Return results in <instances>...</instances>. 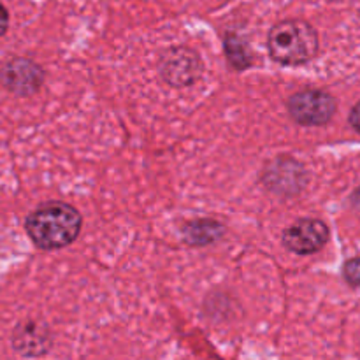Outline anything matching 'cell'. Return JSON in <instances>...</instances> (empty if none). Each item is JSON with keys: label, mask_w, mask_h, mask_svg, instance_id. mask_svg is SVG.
<instances>
[{"label": "cell", "mask_w": 360, "mask_h": 360, "mask_svg": "<svg viewBox=\"0 0 360 360\" xmlns=\"http://www.w3.org/2000/svg\"><path fill=\"white\" fill-rule=\"evenodd\" d=\"M83 225L79 211L65 202L41 204L25 221L27 234L41 250H60L72 245Z\"/></svg>", "instance_id": "6da1fadb"}, {"label": "cell", "mask_w": 360, "mask_h": 360, "mask_svg": "<svg viewBox=\"0 0 360 360\" xmlns=\"http://www.w3.org/2000/svg\"><path fill=\"white\" fill-rule=\"evenodd\" d=\"M273 60L281 65H301L319 53V34L302 20H283L274 25L267 39Z\"/></svg>", "instance_id": "7a4b0ae2"}, {"label": "cell", "mask_w": 360, "mask_h": 360, "mask_svg": "<svg viewBox=\"0 0 360 360\" xmlns=\"http://www.w3.org/2000/svg\"><path fill=\"white\" fill-rule=\"evenodd\" d=\"M288 112L301 125H326L333 120L334 112H336V101L327 91L302 90L290 97Z\"/></svg>", "instance_id": "3957f363"}, {"label": "cell", "mask_w": 360, "mask_h": 360, "mask_svg": "<svg viewBox=\"0 0 360 360\" xmlns=\"http://www.w3.org/2000/svg\"><path fill=\"white\" fill-rule=\"evenodd\" d=\"M329 241V227L322 220L302 218L283 232V246L297 255H311Z\"/></svg>", "instance_id": "277c9868"}, {"label": "cell", "mask_w": 360, "mask_h": 360, "mask_svg": "<svg viewBox=\"0 0 360 360\" xmlns=\"http://www.w3.org/2000/svg\"><path fill=\"white\" fill-rule=\"evenodd\" d=\"M202 72L197 53L188 48H171L160 60V74L172 86H188L195 83Z\"/></svg>", "instance_id": "5b68a950"}, {"label": "cell", "mask_w": 360, "mask_h": 360, "mask_svg": "<svg viewBox=\"0 0 360 360\" xmlns=\"http://www.w3.org/2000/svg\"><path fill=\"white\" fill-rule=\"evenodd\" d=\"M0 81L11 94L27 97V95L35 94L42 86L44 72L35 62L18 56V58H11L9 62L4 63L2 70H0Z\"/></svg>", "instance_id": "8992f818"}, {"label": "cell", "mask_w": 360, "mask_h": 360, "mask_svg": "<svg viewBox=\"0 0 360 360\" xmlns=\"http://www.w3.org/2000/svg\"><path fill=\"white\" fill-rule=\"evenodd\" d=\"M13 347L23 357H41L51 348V334L44 323L28 320L14 329Z\"/></svg>", "instance_id": "52a82bcc"}, {"label": "cell", "mask_w": 360, "mask_h": 360, "mask_svg": "<svg viewBox=\"0 0 360 360\" xmlns=\"http://www.w3.org/2000/svg\"><path fill=\"white\" fill-rule=\"evenodd\" d=\"M224 234V227L214 220H197L183 227V236L192 246H206Z\"/></svg>", "instance_id": "ba28073f"}, {"label": "cell", "mask_w": 360, "mask_h": 360, "mask_svg": "<svg viewBox=\"0 0 360 360\" xmlns=\"http://www.w3.org/2000/svg\"><path fill=\"white\" fill-rule=\"evenodd\" d=\"M241 41L232 35H229L225 39V49H227L229 60L232 62V65H236V69H246V65H250V55L246 51V48H241Z\"/></svg>", "instance_id": "9c48e42d"}, {"label": "cell", "mask_w": 360, "mask_h": 360, "mask_svg": "<svg viewBox=\"0 0 360 360\" xmlns=\"http://www.w3.org/2000/svg\"><path fill=\"white\" fill-rule=\"evenodd\" d=\"M343 274L348 283L354 285V287H360V257H355L345 264Z\"/></svg>", "instance_id": "30bf717a"}, {"label": "cell", "mask_w": 360, "mask_h": 360, "mask_svg": "<svg viewBox=\"0 0 360 360\" xmlns=\"http://www.w3.org/2000/svg\"><path fill=\"white\" fill-rule=\"evenodd\" d=\"M7 28H9V13H7V9L4 7V4L0 2V37L6 34Z\"/></svg>", "instance_id": "8fae6325"}, {"label": "cell", "mask_w": 360, "mask_h": 360, "mask_svg": "<svg viewBox=\"0 0 360 360\" xmlns=\"http://www.w3.org/2000/svg\"><path fill=\"white\" fill-rule=\"evenodd\" d=\"M350 125L354 127V129L360 134V102H359V104H355L354 109H352V112H350Z\"/></svg>", "instance_id": "7c38bea8"}, {"label": "cell", "mask_w": 360, "mask_h": 360, "mask_svg": "<svg viewBox=\"0 0 360 360\" xmlns=\"http://www.w3.org/2000/svg\"><path fill=\"white\" fill-rule=\"evenodd\" d=\"M354 202L357 204V206L360 207V188L357 190V192H355V195H354Z\"/></svg>", "instance_id": "4fadbf2b"}]
</instances>
